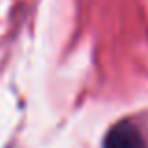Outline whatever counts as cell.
Wrapping results in <instances>:
<instances>
[{"mask_svg": "<svg viewBox=\"0 0 148 148\" xmlns=\"http://www.w3.org/2000/svg\"><path fill=\"white\" fill-rule=\"evenodd\" d=\"M105 148H146L141 131L131 122L124 120L111 127L105 137Z\"/></svg>", "mask_w": 148, "mask_h": 148, "instance_id": "6da1fadb", "label": "cell"}]
</instances>
